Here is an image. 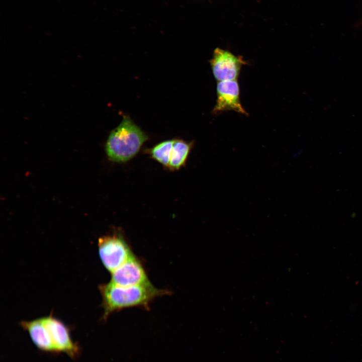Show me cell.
Masks as SVG:
<instances>
[{"label":"cell","instance_id":"cell-1","mask_svg":"<svg viewBox=\"0 0 362 362\" xmlns=\"http://www.w3.org/2000/svg\"><path fill=\"white\" fill-rule=\"evenodd\" d=\"M99 290L102 297V306L104 311L102 319L104 321L111 314L125 308L148 307L155 298L168 293L156 289L151 283L123 287L110 282L100 285Z\"/></svg>","mask_w":362,"mask_h":362},{"label":"cell","instance_id":"cell-2","mask_svg":"<svg viewBox=\"0 0 362 362\" xmlns=\"http://www.w3.org/2000/svg\"><path fill=\"white\" fill-rule=\"evenodd\" d=\"M147 139V135L129 117L124 116L108 137L105 145L106 154L112 161L126 162L138 153Z\"/></svg>","mask_w":362,"mask_h":362},{"label":"cell","instance_id":"cell-3","mask_svg":"<svg viewBox=\"0 0 362 362\" xmlns=\"http://www.w3.org/2000/svg\"><path fill=\"white\" fill-rule=\"evenodd\" d=\"M98 250L103 265L111 273L134 254L124 236L118 232L100 237Z\"/></svg>","mask_w":362,"mask_h":362},{"label":"cell","instance_id":"cell-4","mask_svg":"<svg viewBox=\"0 0 362 362\" xmlns=\"http://www.w3.org/2000/svg\"><path fill=\"white\" fill-rule=\"evenodd\" d=\"M214 78L217 81L236 80L242 65L246 64L242 57L231 52L216 48L210 60Z\"/></svg>","mask_w":362,"mask_h":362},{"label":"cell","instance_id":"cell-5","mask_svg":"<svg viewBox=\"0 0 362 362\" xmlns=\"http://www.w3.org/2000/svg\"><path fill=\"white\" fill-rule=\"evenodd\" d=\"M41 320L49 332L55 352H64L71 358L79 355V345L73 341L68 328L61 321L51 315Z\"/></svg>","mask_w":362,"mask_h":362},{"label":"cell","instance_id":"cell-6","mask_svg":"<svg viewBox=\"0 0 362 362\" xmlns=\"http://www.w3.org/2000/svg\"><path fill=\"white\" fill-rule=\"evenodd\" d=\"M217 100L213 110L214 114L224 111H234L248 115L240 101L239 86L236 80L218 81L217 84Z\"/></svg>","mask_w":362,"mask_h":362},{"label":"cell","instance_id":"cell-7","mask_svg":"<svg viewBox=\"0 0 362 362\" xmlns=\"http://www.w3.org/2000/svg\"><path fill=\"white\" fill-rule=\"evenodd\" d=\"M111 282L123 287L150 284L142 264L134 254L112 273Z\"/></svg>","mask_w":362,"mask_h":362},{"label":"cell","instance_id":"cell-8","mask_svg":"<svg viewBox=\"0 0 362 362\" xmlns=\"http://www.w3.org/2000/svg\"><path fill=\"white\" fill-rule=\"evenodd\" d=\"M20 325L29 334L34 344L42 351L55 352L49 332L41 318L32 321H23Z\"/></svg>","mask_w":362,"mask_h":362},{"label":"cell","instance_id":"cell-9","mask_svg":"<svg viewBox=\"0 0 362 362\" xmlns=\"http://www.w3.org/2000/svg\"><path fill=\"white\" fill-rule=\"evenodd\" d=\"M194 145L193 142H188L181 139H174L167 169L177 170L185 166Z\"/></svg>","mask_w":362,"mask_h":362},{"label":"cell","instance_id":"cell-10","mask_svg":"<svg viewBox=\"0 0 362 362\" xmlns=\"http://www.w3.org/2000/svg\"><path fill=\"white\" fill-rule=\"evenodd\" d=\"M173 142L174 139L163 141L152 148L146 149L145 152L152 159L168 168Z\"/></svg>","mask_w":362,"mask_h":362}]
</instances>
